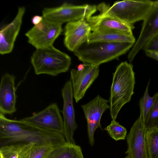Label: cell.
I'll use <instances>...</instances> for the list:
<instances>
[{
  "mask_svg": "<svg viewBox=\"0 0 158 158\" xmlns=\"http://www.w3.org/2000/svg\"><path fill=\"white\" fill-rule=\"evenodd\" d=\"M0 146L35 143L54 148L66 143L64 135L31 125L20 120L7 118L0 113Z\"/></svg>",
  "mask_w": 158,
  "mask_h": 158,
  "instance_id": "1",
  "label": "cell"
},
{
  "mask_svg": "<svg viewBox=\"0 0 158 158\" xmlns=\"http://www.w3.org/2000/svg\"><path fill=\"white\" fill-rule=\"evenodd\" d=\"M133 65L127 61L121 63L113 74L109 102L110 114L116 120L122 107L131 100L135 83Z\"/></svg>",
  "mask_w": 158,
  "mask_h": 158,
  "instance_id": "2",
  "label": "cell"
},
{
  "mask_svg": "<svg viewBox=\"0 0 158 158\" xmlns=\"http://www.w3.org/2000/svg\"><path fill=\"white\" fill-rule=\"evenodd\" d=\"M135 43H113L103 41L86 42L74 51V54L84 64L98 66L125 54Z\"/></svg>",
  "mask_w": 158,
  "mask_h": 158,
  "instance_id": "3",
  "label": "cell"
},
{
  "mask_svg": "<svg viewBox=\"0 0 158 158\" xmlns=\"http://www.w3.org/2000/svg\"><path fill=\"white\" fill-rule=\"evenodd\" d=\"M31 61L36 74L52 76L68 71L71 63L69 56L53 46L36 49L31 56Z\"/></svg>",
  "mask_w": 158,
  "mask_h": 158,
  "instance_id": "4",
  "label": "cell"
},
{
  "mask_svg": "<svg viewBox=\"0 0 158 158\" xmlns=\"http://www.w3.org/2000/svg\"><path fill=\"white\" fill-rule=\"evenodd\" d=\"M154 1L124 0L115 2L110 6L102 3L97 6L100 13L107 14L134 26L135 23L145 19L152 9Z\"/></svg>",
  "mask_w": 158,
  "mask_h": 158,
  "instance_id": "5",
  "label": "cell"
},
{
  "mask_svg": "<svg viewBox=\"0 0 158 158\" xmlns=\"http://www.w3.org/2000/svg\"><path fill=\"white\" fill-rule=\"evenodd\" d=\"M97 10L95 5H75L64 2L56 7L44 8L42 11L44 18L62 25L65 22L75 21L92 16Z\"/></svg>",
  "mask_w": 158,
  "mask_h": 158,
  "instance_id": "6",
  "label": "cell"
},
{
  "mask_svg": "<svg viewBox=\"0 0 158 158\" xmlns=\"http://www.w3.org/2000/svg\"><path fill=\"white\" fill-rule=\"evenodd\" d=\"M62 31V25L43 18L40 23L28 30L25 35L28 42L37 49L53 46Z\"/></svg>",
  "mask_w": 158,
  "mask_h": 158,
  "instance_id": "7",
  "label": "cell"
},
{
  "mask_svg": "<svg viewBox=\"0 0 158 158\" xmlns=\"http://www.w3.org/2000/svg\"><path fill=\"white\" fill-rule=\"evenodd\" d=\"M98 66L90 64L79 65L77 69H72L70 80L72 84L73 97L77 103L84 96L87 89L98 76Z\"/></svg>",
  "mask_w": 158,
  "mask_h": 158,
  "instance_id": "8",
  "label": "cell"
},
{
  "mask_svg": "<svg viewBox=\"0 0 158 158\" xmlns=\"http://www.w3.org/2000/svg\"><path fill=\"white\" fill-rule=\"evenodd\" d=\"M20 120L36 127L64 135L63 120L56 103H51L43 110Z\"/></svg>",
  "mask_w": 158,
  "mask_h": 158,
  "instance_id": "9",
  "label": "cell"
},
{
  "mask_svg": "<svg viewBox=\"0 0 158 158\" xmlns=\"http://www.w3.org/2000/svg\"><path fill=\"white\" fill-rule=\"evenodd\" d=\"M109 100L98 95L88 103L81 106L87 123L89 142L91 146L94 143V134L97 129H102L100 121L105 111L110 109Z\"/></svg>",
  "mask_w": 158,
  "mask_h": 158,
  "instance_id": "10",
  "label": "cell"
},
{
  "mask_svg": "<svg viewBox=\"0 0 158 158\" xmlns=\"http://www.w3.org/2000/svg\"><path fill=\"white\" fill-rule=\"evenodd\" d=\"M146 130L144 123L139 117L127 135V148L125 158H148L146 142Z\"/></svg>",
  "mask_w": 158,
  "mask_h": 158,
  "instance_id": "11",
  "label": "cell"
},
{
  "mask_svg": "<svg viewBox=\"0 0 158 158\" xmlns=\"http://www.w3.org/2000/svg\"><path fill=\"white\" fill-rule=\"evenodd\" d=\"M61 94L63 101L62 113L63 116L64 135L67 143L75 144L73 135L77 125L75 120L73 90L70 80L67 81L65 83L62 89Z\"/></svg>",
  "mask_w": 158,
  "mask_h": 158,
  "instance_id": "12",
  "label": "cell"
},
{
  "mask_svg": "<svg viewBox=\"0 0 158 158\" xmlns=\"http://www.w3.org/2000/svg\"><path fill=\"white\" fill-rule=\"evenodd\" d=\"M143 21L138 38L128 56L130 63L146 42L158 31V0L154 1L152 9Z\"/></svg>",
  "mask_w": 158,
  "mask_h": 158,
  "instance_id": "13",
  "label": "cell"
},
{
  "mask_svg": "<svg viewBox=\"0 0 158 158\" xmlns=\"http://www.w3.org/2000/svg\"><path fill=\"white\" fill-rule=\"evenodd\" d=\"M91 27L86 19L67 23L64 28V44L69 51H73L82 44L88 41Z\"/></svg>",
  "mask_w": 158,
  "mask_h": 158,
  "instance_id": "14",
  "label": "cell"
},
{
  "mask_svg": "<svg viewBox=\"0 0 158 158\" xmlns=\"http://www.w3.org/2000/svg\"><path fill=\"white\" fill-rule=\"evenodd\" d=\"M25 11V7H19L17 13L13 20L3 26L0 31V53L4 55L11 52L18 35Z\"/></svg>",
  "mask_w": 158,
  "mask_h": 158,
  "instance_id": "15",
  "label": "cell"
},
{
  "mask_svg": "<svg viewBox=\"0 0 158 158\" xmlns=\"http://www.w3.org/2000/svg\"><path fill=\"white\" fill-rule=\"evenodd\" d=\"M15 77L6 73L1 79L0 85V113L5 115L15 112L17 95L15 86Z\"/></svg>",
  "mask_w": 158,
  "mask_h": 158,
  "instance_id": "16",
  "label": "cell"
},
{
  "mask_svg": "<svg viewBox=\"0 0 158 158\" xmlns=\"http://www.w3.org/2000/svg\"><path fill=\"white\" fill-rule=\"evenodd\" d=\"M93 31L103 29L119 31L131 35H133L132 30L134 26L130 25L115 17L107 14L100 13L91 16L86 19Z\"/></svg>",
  "mask_w": 158,
  "mask_h": 158,
  "instance_id": "17",
  "label": "cell"
},
{
  "mask_svg": "<svg viewBox=\"0 0 158 158\" xmlns=\"http://www.w3.org/2000/svg\"><path fill=\"white\" fill-rule=\"evenodd\" d=\"M95 41L135 43V40L133 35H131L119 31L103 29L94 31L90 34L88 42Z\"/></svg>",
  "mask_w": 158,
  "mask_h": 158,
  "instance_id": "18",
  "label": "cell"
},
{
  "mask_svg": "<svg viewBox=\"0 0 158 158\" xmlns=\"http://www.w3.org/2000/svg\"><path fill=\"white\" fill-rule=\"evenodd\" d=\"M54 148L35 143L23 144L19 151V158H47Z\"/></svg>",
  "mask_w": 158,
  "mask_h": 158,
  "instance_id": "19",
  "label": "cell"
},
{
  "mask_svg": "<svg viewBox=\"0 0 158 158\" xmlns=\"http://www.w3.org/2000/svg\"><path fill=\"white\" fill-rule=\"evenodd\" d=\"M47 158H84L81 147L67 143L54 148Z\"/></svg>",
  "mask_w": 158,
  "mask_h": 158,
  "instance_id": "20",
  "label": "cell"
},
{
  "mask_svg": "<svg viewBox=\"0 0 158 158\" xmlns=\"http://www.w3.org/2000/svg\"><path fill=\"white\" fill-rule=\"evenodd\" d=\"M146 142L148 158H158V128L147 129Z\"/></svg>",
  "mask_w": 158,
  "mask_h": 158,
  "instance_id": "21",
  "label": "cell"
},
{
  "mask_svg": "<svg viewBox=\"0 0 158 158\" xmlns=\"http://www.w3.org/2000/svg\"><path fill=\"white\" fill-rule=\"evenodd\" d=\"M150 81L148 83L143 96L139 101L140 110L139 117L144 124L151 110L154 101V96L151 97L149 94Z\"/></svg>",
  "mask_w": 158,
  "mask_h": 158,
  "instance_id": "22",
  "label": "cell"
},
{
  "mask_svg": "<svg viewBox=\"0 0 158 158\" xmlns=\"http://www.w3.org/2000/svg\"><path fill=\"white\" fill-rule=\"evenodd\" d=\"M109 136L116 141L124 140L127 134L126 129L116 120L112 119L110 123L104 128Z\"/></svg>",
  "mask_w": 158,
  "mask_h": 158,
  "instance_id": "23",
  "label": "cell"
},
{
  "mask_svg": "<svg viewBox=\"0 0 158 158\" xmlns=\"http://www.w3.org/2000/svg\"><path fill=\"white\" fill-rule=\"evenodd\" d=\"M153 105L145 125L147 129L158 127V93L153 96Z\"/></svg>",
  "mask_w": 158,
  "mask_h": 158,
  "instance_id": "24",
  "label": "cell"
},
{
  "mask_svg": "<svg viewBox=\"0 0 158 158\" xmlns=\"http://www.w3.org/2000/svg\"><path fill=\"white\" fill-rule=\"evenodd\" d=\"M23 144L13 143L0 146V158H19V151Z\"/></svg>",
  "mask_w": 158,
  "mask_h": 158,
  "instance_id": "25",
  "label": "cell"
},
{
  "mask_svg": "<svg viewBox=\"0 0 158 158\" xmlns=\"http://www.w3.org/2000/svg\"><path fill=\"white\" fill-rule=\"evenodd\" d=\"M142 49L158 52V31L146 42Z\"/></svg>",
  "mask_w": 158,
  "mask_h": 158,
  "instance_id": "26",
  "label": "cell"
},
{
  "mask_svg": "<svg viewBox=\"0 0 158 158\" xmlns=\"http://www.w3.org/2000/svg\"><path fill=\"white\" fill-rule=\"evenodd\" d=\"M144 52L148 57L158 60V52L145 51Z\"/></svg>",
  "mask_w": 158,
  "mask_h": 158,
  "instance_id": "27",
  "label": "cell"
},
{
  "mask_svg": "<svg viewBox=\"0 0 158 158\" xmlns=\"http://www.w3.org/2000/svg\"><path fill=\"white\" fill-rule=\"evenodd\" d=\"M43 18L42 16L35 15L32 17L31 22L34 25H35L40 23L43 20Z\"/></svg>",
  "mask_w": 158,
  "mask_h": 158,
  "instance_id": "28",
  "label": "cell"
},
{
  "mask_svg": "<svg viewBox=\"0 0 158 158\" xmlns=\"http://www.w3.org/2000/svg\"><path fill=\"white\" fill-rule=\"evenodd\" d=\"M157 128H158V127H157Z\"/></svg>",
  "mask_w": 158,
  "mask_h": 158,
  "instance_id": "29",
  "label": "cell"
}]
</instances>
